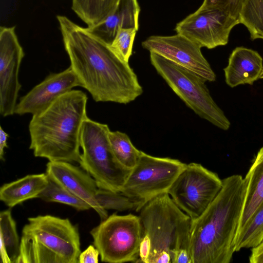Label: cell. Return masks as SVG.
Masks as SVG:
<instances>
[{
	"label": "cell",
	"mask_w": 263,
	"mask_h": 263,
	"mask_svg": "<svg viewBox=\"0 0 263 263\" xmlns=\"http://www.w3.org/2000/svg\"><path fill=\"white\" fill-rule=\"evenodd\" d=\"M64 46L80 86L96 102L126 104L142 95L137 76L109 47L67 17L57 16Z\"/></svg>",
	"instance_id": "cell-1"
},
{
	"label": "cell",
	"mask_w": 263,
	"mask_h": 263,
	"mask_svg": "<svg viewBox=\"0 0 263 263\" xmlns=\"http://www.w3.org/2000/svg\"><path fill=\"white\" fill-rule=\"evenodd\" d=\"M215 199L192 220L190 250L193 263H230L235 251L246 184L240 175L222 179Z\"/></svg>",
	"instance_id": "cell-2"
},
{
	"label": "cell",
	"mask_w": 263,
	"mask_h": 263,
	"mask_svg": "<svg viewBox=\"0 0 263 263\" xmlns=\"http://www.w3.org/2000/svg\"><path fill=\"white\" fill-rule=\"evenodd\" d=\"M87 100L84 92L72 89L32 115L29 124V148L35 157L79 163L81 131L88 117Z\"/></svg>",
	"instance_id": "cell-3"
},
{
	"label": "cell",
	"mask_w": 263,
	"mask_h": 263,
	"mask_svg": "<svg viewBox=\"0 0 263 263\" xmlns=\"http://www.w3.org/2000/svg\"><path fill=\"white\" fill-rule=\"evenodd\" d=\"M139 212L142 236L137 262L193 263L192 219L167 193L149 200Z\"/></svg>",
	"instance_id": "cell-4"
},
{
	"label": "cell",
	"mask_w": 263,
	"mask_h": 263,
	"mask_svg": "<svg viewBox=\"0 0 263 263\" xmlns=\"http://www.w3.org/2000/svg\"><path fill=\"white\" fill-rule=\"evenodd\" d=\"M28 221L22 230L15 263L79 262L80 235L69 219L46 215Z\"/></svg>",
	"instance_id": "cell-5"
},
{
	"label": "cell",
	"mask_w": 263,
	"mask_h": 263,
	"mask_svg": "<svg viewBox=\"0 0 263 263\" xmlns=\"http://www.w3.org/2000/svg\"><path fill=\"white\" fill-rule=\"evenodd\" d=\"M107 124L87 117L80 134L81 154L79 164L95 180L98 188L121 192L130 172L116 159L109 140Z\"/></svg>",
	"instance_id": "cell-6"
},
{
	"label": "cell",
	"mask_w": 263,
	"mask_h": 263,
	"mask_svg": "<svg viewBox=\"0 0 263 263\" xmlns=\"http://www.w3.org/2000/svg\"><path fill=\"white\" fill-rule=\"evenodd\" d=\"M150 61L188 107L217 127L229 129L231 123L211 97L205 79L153 52H150Z\"/></svg>",
	"instance_id": "cell-7"
},
{
	"label": "cell",
	"mask_w": 263,
	"mask_h": 263,
	"mask_svg": "<svg viewBox=\"0 0 263 263\" xmlns=\"http://www.w3.org/2000/svg\"><path fill=\"white\" fill-rule=\"evenodd\" d=\"M90 233L102 261L137 262L142 236L139 216L114 213L101 220Z\"/></svg>",
	"instance_id": "cell-8"
},
{
	"label": "cell",
	"mask_w": 263,
	"mask_h": 263,
	"mask_svg": "<svg viewBox=\"0 0 263 263\" xmlns=\"http://www.w3.org/2000/svg\"><path fill=\"white\" fill-rule=\"evenodd\" d=\"M186 164L178 159L153 156L141 151L138 161L130 170L121 193L139 202L141 209L153 198L168 193Z\"/></svg>",
	"instance_id": "cell-9"
},
{
	"label": "cell",
	"mask_w": 263,
	"mask_h": 263,
	"mask_svg": "<svg viewBox=\"0 0 263 263\" xmlns=\"http://www.w3.org/2000/svg\"><path fill=\"white\" fill-rule=\"evenodd\" d=\"M222 179L200 163L186 164L168 194L175 204L192 220L198 218L216 197Z\"/></svg>",
	"instance_id": "cell-10"
},
{
	"label": "cell",
	"mask_w": 263,
	"mask_h": 263,
	"mask_svg": "<svg viewBox=\"0 0 263 263\" xmlns=\"http://www.w3.org/2000/svg\"><path fill=\"white\" fill-rule=\"evenodd\" d=\"M240 24L220 9L201 6L177 24L175 30L201 48L213 49L224 46L232 28Z\"/></svg>",
	"instance_id": "cell-11"
},
{
	"label": "cell",
	"mask_w": 263,
	"mask_h": 263,
	"mask_svg": "<svg viewBox=\"0 0 263 263\" xmlns=\"http://www.w3.org/2000/svg\"><path fill=\"white\" fill-rule=\"evenodd\" d=\"M143 48L156 53L177 65L213 82L216 74L202 54L201 47L184 36L153 35L141 43Z\"/></svg>",
	"instance_id": "cell-12"
},
{
	"label": "cell",
	"mask_w": 263,
	"mask_h": 263,
	"mask_svg": "<svg viewBox=\"0 0 263 263\" xmlns=\"http://www.w3.org/2000/svg\"><path fill=\"white\" fill-rule=\"evenodd\" d=\"M15 30L0 28V113L4 117L15 114L21 88L18 72L25 54Z\"/></svg>",
	"instance_id": "cell-13"
},
{
	"label": "cell",
	"mask_w": 263,
	"mask_h": 263,
	"mask_svg": "<svg viewBox=\"0 0 263 263\" xmlns=\"http://www.w3.org/2000/svg\"><path fill=\"white\" fill-rule=\"evenodd\" d=\"M46 174L48 178L87 203L99 215L101 220L108 216L107 210L99 204L96 195L98 190L93 178L82 167L64 161H49Z\"/></svg>",
	"instance_id": "cell-14"
},
{
	"label": "cell",
	"mask_w": 263,
	"mask_h": 263,
	"mask_svg": "<svg viewBox=\"0 0 263 263\" xmlns=\"http://www.w3.org/2000/svg\"><path fill=\"white\" fill-rule=\"evenodd\" d=\"M77 86H80V83L70 66L60 72L51 73L20 99L15 114L38 113Z\"/></svg>",
	"instance_id": "cell-15"
},
{
	"label": "cell",
	"mask_w": 263,
	"mask_h": 263,
	"mask_svg": "<svg viewBox=\"0 0 263 263\" xmlns=\"http://www.w3.org/2000/svg\"><path fill=\"white\" fill-rule=\"evenodd\" d=\"M140 11L137 0H118L103 20L86 28L97 37L109 45L119 28H133L138 30Z\"/></svg>",
	"instance_id": "cell-16"
},
{
	"label": "cell",
	"mask_w": 263,
	"mask_h": 263,
	"mask_svg": "<svg viewBox=\"0 0 263 263\" xmlns=\"http://www.w3.org/2000/svg\"><path fill=\"white\" fill-rule=\"evenodd\" d=\"M262 69L263 59L256 51L237 47L232 51L228 64L223 69L226 83L231 88L252 85L259 79Z\"/></svg>",
	"instance_id": "cell-17"
},
{
	"label": "cell",
	"mask_w": 263,
	"mask_h": 263,
	"mask_svg": "<svg viewBox=\"0 0 263 263\" xmlns=\"http://www.w3.org/2000/svg\"><path fill=\"white\" fill-rule=\"evenodd\" d=\"M48 182L46 173L26 175L3 184L0 188V199L8 207L13 208L27 200L38 198Z\"/></svg>",
	"instance_id": "cell-18"
},
{
	"label": "cell",
	"mask_w": 263,
	"mask_h": 263,
	"mask_svg": "<svg viewBox=\"0 0 263 263\" xmlns=\"http://www.w3.org/2000/svg\"><path fill=\"white\" fill-rule=\"evenodd\" d=\"M244 179L246 191L237 233L263 202V146L257 152Z\"/></svg>",
	"instance_id": "cell-19"
},
{
	"label": "cell",
	"mask_w": 263,
	"mask_h": 263,
	"mask_svg": "<svg viewBox=\"0 0 263 263\" xmlns=\"http://www.w3.org/2000/svg\"><path fill=\"white\" fill-rule=\"evenodd\" d=\"M21 240L16 222L10 209L0 213V255L2 263H15L18 256Z\"/></svg>",
	"instance_id": "cell-20"
},
{
	"label": "cell",
	"mask_w": 263,
	"mask_h": 263,
	"mask_svg": "<svg viewBox=\"0 0 263 263\" xmlns=\"http://www.w3.org/2000/svg\"><path fill=\"white\" fill-rule=\"evenodd\" d=\"M118 0H72L71 8L88 26L103 20L113 9Z\"/></svg>",
	"instance_id": "cell-21"
},
{
	"label": "cell",
	"mask_w": 263,
	"mask_h": 263,
	"mask_svg": "<svg viewBox=\"0 0 263 263\" xmlns=\"http://www.w3.org/2000/svg\"><path fill=\"white\" fill-rule=\"evenodd\" d=\"M108 137L112 151L118 162L131 170L137 164L141 151L133 144L129 137L124 133L110 131Z\"/></svg>",
	"instance_id": "cell-22"
},
{
	"label": "cell",
	"mask_w": 263,
	"mask_h": 263,
	"mask_svg": "<svg viewBox=\"0 0 263 263\" xmlns=\"http://www.w3.org/2000/svg\"><path fill=\"white\" fill-rule=\"evenodd\" d=\"M263 240V202L257 209L246 225L237 233L235 251L252 248Z\"/></svg>",
	"instance_id": "cell-23"
},
{
	"label": "cell",
	"mask_w": 263,
	"mask_h": 263,
	"mask_svg": "<svg viewBox=\"0 0 263 263\" xmlns=\"http://www.w3.org/2000/svg\"><path fill=\"white\" fill-rule=\"evenodd\" d=\"M239 21L247 27L252 40L263 39V0H245Z\"/></svg>",
	"instance_id": "cell-24"
},
{
	"label": "cell",
	"mask_w": 263,
	"mask_h": 263,
	"mask_svg": "<svg viewBox=\"0 0 263 263\" xmlns=\"http://www.w3.org/2000/svg\"><path fill=\"white\" fill-rule=\"evenodd\" d=\"M38 198L46 202L65 204L78 211H85L91 208L87 203L49 178L48 185L39 195Z\"/></svg>",
	"instance_id": "cell-25"
},
{
	"label": "cell",
	"mask_w": 263,
	"mask_h": 263,
	"mask_svg": "<svg viewBox=\"0 0 263 263\" xmlns=\"http://www.w3.org/2000/svg\"><path fill=\"white\" fill-rule=\"evenodd\" d=\"M99 205L104 210H115L118 211L135 210L139 212L140 203L121 192L99 188L96 195Z\"/></svg>",
	"instance_id": "cell-26"
},
{
	"label": "cell",
	"mask_w": 263,
	"mask_h": 263,
	"mask_svg": "<svg viewBox=\"0 0 263 263\" xmlns=\"http://www.w3.org/2000/svg\"><path fill=\"white\" fill-rule=\"evenodd\" d=\"M137 31L133 28H120L111 43L108 45L114 53L127 62H129L132 54L133 44Z\"/></svg>",
	"instance_id": "cell-27"
},
{
	"label": "cell",
	"mask_w": 263,
	"mask_h": 263,
	"mask_svg": "<svg viewBox=\"0 0 263 263\" xmlns=\"http://www.w3.org/2000/svg\"><path fill=\"white\" fill-rule=\"evenodd\" d=\"M245 0H204L202 6L218 8L238 21Z\"/></svg>",
	"instance_id": "cell-28"
},
{
	"label": "cell",
	"mask_w": 263,
	"mask_h": 263,
	"mask_svg": "<svg viewBox=\"0 0 263 263\" xmlns=\"http://www.w3.org/2000/svg\"><path fill=\"white\" fill-rule=\"evenodd\" d=\"M99 255V252L95 246L90 245L86 250L81 252L79 257V262L98 263Z\"/></svg>",
	"instance_id": "cell-29"
},
{
	"label": "cell",
	"mask_w": 263,
	"mask_h": 263,
	"mask_svg": "<svg viewBox=\"0 0 263 263\" xmlns=\"http://www.w3.org/2000/svg\"><path fill=\"white\" fill-rule=\"evenodd\" d=\"M249 260L250 263H263V240L252 248Z\"/></svg>",
	"instance_id": "cell-30"
},
{
	"label": "cell",
	"mask_w": 263,
	"mask_h": 263,
	"mask_svg": "<svg viewBox=\"0 0 263 263\" xmlns=\"http://www.w3.org/2000/svg\"><path fill=\"white\" fill-rule=\"evenodd\" d=\"M8 134L0 126V159L4 160L5 149L8 147L7 139Z\"/></svg>",
	"instance_id": "cell-31"
},
{
	"label": "cell",
	"mask_w": 263,
	"mask_h": 263,
	"mask_svg": "<svg viewBox=\"0 0 263 263\" xmlns=\"http://www.w3.org/2000/svg\"><path fill=\"white\" fill-rule=\"evenodd\" d=\"M259 79H263V69H262L261 73L260 75Z\"/></svg>",
	"instance_id": "cell-32"
}]
</instances>
